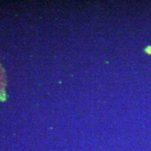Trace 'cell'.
Returning <instances> with one entry per match:
<instances>
[{
  "label": "cell",
  "instance_id": "cell-1",
  "mask_svg": "<svg viewBox=\"0 0 151 151\" xmlns=\"http://www.w3.org/2000/svg\"><path fill=\"white\" fill-rule=\"evenodd\" d=\"M146 52H148V54H151V47H148V48L146 49Z\"/></svg>",
  "mask_w": 151,
  "mask_h": 151
}]
</instances>
